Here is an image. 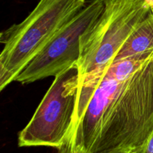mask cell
<instances>
[{
    "label": "cell",
    "instance_id": "6da1fadb",
    "mask_svg": "<svg viewBox=\"0 0 153 153\" xmlns=\"http://www.w3.org/2000/svg\"><path fill=\"white\" fill-rule=\"evenodd\" d=\"M153 133V51L80 76L58 153H142Z\"/></svg>",
    "mask_w": 153,
    "mask_h": 153
},
{
    "label": "cell",
    "instance_id": "7a4b0ae2",
    "mask_svg": "<svg viewBox=\"0 0 153 153\" xmlns=\"http://www.w3.org/2000/svg\"><path fill=\"white\" fill-rule=\"evenodd\" d=\"M86 4V0H40L22 22L1 32L0 91L16 81L28 63Z\"/></svg>",
    "mask_w": 153,
    "mask_h": 153
},
{
    "label": "cell",
    "instance_id": "3957f363",
    "mask_svg": "<svg viewBox=\"0 0 153 153\" xmlns=\"http://www.w3.org/2000/svg\"><path fill=\"white\" fill-rule=\"evenodd\" d=\"M104 2L102 14L80 37V57L77 62L80 76L112 62L152 12L146 0Z\"/></svg>",
    "mask_w": 153,
    "mask_h": 153
},
{
    "label": "cell",
    "instance_id": "277c9868",
    "mask_svg": "<svg viewBox=\"0 0 153 153\" xmlns=\"http://www.w3.org/2000/svg\"><path fill=\"white\" fill-rule=\"evenodd\" d=\"M79 78L77 63L55 76L33 116L19 132V147H61L73 124Z\"/></svg>",
    "mask_w": 153,
    "mask_h": 153
},
{
    "label": "cell",
    "instance_id": "5b68a950",
    "mask_svg": "<svg viewBox=\"0 0 153 153\" xmlns=\"http://www.w3.org/2000/svg\"><path fill=\"white\" fill-rule=\"evenodd\" d=\"M105 8L104 0H91L28 63L15 82L28 84L56 76L78 62L80 37L97 21Z\"/></svg>",
    "mask_w": 153,
    "mask_h": 153
},
{
    "label": "cell",
    "instance_id": "8992f818",
    "mask_svg": "<svg viewBox=\"0 0 153 153\" xmlns=\"http://www.w3.org/2000/svg\"><path fill=\"white\" fill-rule=\"evenodd\" d=\"M153 51V14L131 34L113 62L131 58Z\"/></svg>",
    "mask_w": 153,
    "mask_h": 153
},
{
    "label": "cell",
    "instance_id": "52a82bcc",
    "mask_svg": "<svg viewBox=\"0 0 153 153\" xmlns=\"http://www.w3.org/2000/svg\"><path fill=\"white\" fill-rule=\"evenodd\" d=\"M142 153H153V133Z\"/></svg>",
    "mask_w": 153,
    "mask_h": 153
},
{
    "label": "cell",
    "instance_id": "ba28073f",
    "mask_svg": "<svg viewBox=\"0 0 153 153\" xmlns=\"http://www.w3.org/2000/svg\"><path fill=\"white\" fill-rule=\"evenodd\" d=\"M146 2L149 4V7H150L152 11H153V0H146Z\"/></svg>",
    "mask_w": 153,
    "mask_h": 153
},
{
    "label": "cell",
    "instance_id": "9c48e42d",
    "mask_svg": "<svg viewBox=\"0 0 153 153\" xmlns=\"http://www.w3.org/2000/svg\"><path fill=\"white\" fill-rule=\"evenodd\" d=\"M152 14H153V11H152Z\"/></svg>",
    "mask_w": 153,
    "mask_h": 153
}]
</instances>
